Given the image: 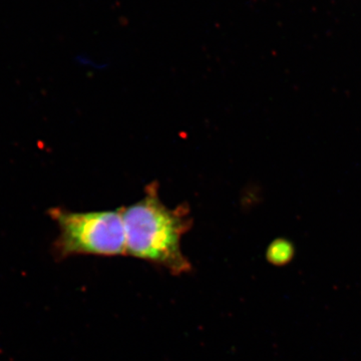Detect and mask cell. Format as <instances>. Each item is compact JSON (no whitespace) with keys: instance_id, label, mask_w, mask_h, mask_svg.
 <instances>
[{"instance_id":"6da1fadb","label":"cell","mask_w":361,"mask_h":361,"mask_svg":"<svg viewBox=\"0 0 361 361\" xmlns=\"http://www.w3.org/2000/svg\"><path fill=\"white\" fill-rule=\"evenodd\" d=\"M144 198L122 207L127 255L179 275L192 271L189 259L183 253L180 241L191 230L193 217L187 203L169 208L159 196V184L145 188Z\"/></svg>"},{"instance_id":"7a4b0ae2","label":"cell","mask_w":361,"mask_h":361,"mask_svg":"<svg viewBox=\"0 0 361 361\" xmlns=\"http://www.w3.org/2000/svg\"><path fill=\"white\" fill-rule=\"evenodd\" d=\"M49 214L59 227L52 245L56 260L77 255H127L122 208L92 212L54 208Z\"/></svg>"},{"instance_id":"3957f363","label":"cell","mask_w":361,"mask_h":361,"mask_svg":"<svg viewBox=\"0 0 361 361\" xmlns=\"http://www.w3.org/2000/svg\"><path fill=\"white\" fill-rule=\"evenodd\" d=\"M294 256V247L284 239L274 240L266 251V258L271 264L283 266L288 264Z\"/></svg>"}]
</instances>
